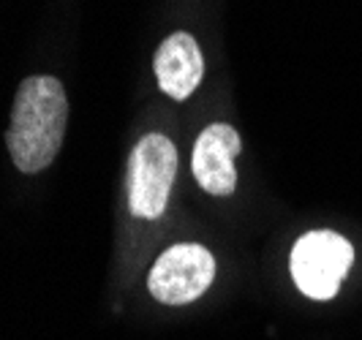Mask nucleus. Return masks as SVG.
<instances>
[{"label": "nucleus", "mask_w": 362, "mask_h": 340, "mask_svg": "<svg viewBox=\"0 0 362 340\" xmlns=\"http://www.w3.org/2000/svg\"><path fill=\"white\" fill-rule=\"evenodd\" d=\"M216 278V259L199 242H180L158 256L147 275L153 300L163 305H188L202 297Z\"/></svg>", "instance_id": "4"}, {"label": "nucleus", "mask_w": 362, "mask_h": 340, "mask_svg": "<svg viewBox=\"0 0 362 340\" xmlns=\"http://www.w3.org/2000/svg\"><path fill=\"white\" fill-rule=\"evenodd\" d=\"M177 177V150L169 136H142L128 161V207L142 221L161 218Z\"/></svg>", "instance_id": "2"}, {"label": "nucleus", "mask_w": 362, "mask_h": 340, "mask_svg": "<svg viewBox=\"0 0 362 340\" xmlns=\"http://www.w3.org/2000/svg\"><path fill=\"white\" fill-rule=\"evenodd\" d=\"M202 74H204V60L197 38L182 30L163 38L156 52V79L169 98L185 101L199 88Z\"/></svg>", "instance_id": "6"}, {"label": "nucleus", "mask_w": 362, "mask_h": 340, "mask_svg": "<svg viewBox=\"0 0 362 340\" xmlns=\"http://www.w3.org/2000/svg\"><path fill=\"white\" fill-rule=\"evenodd\" d=\"M354 264L351 242L338 232L303 234L291 248V278L310 300H329Z\"/></svg>", "instance_id": "3"}, {"label": "nucleus", "mask_w": 362, "mask_h": 340, "mask_svg": "<svg viewBox=\"0 0 362 340\" xmlns=\"http://www.w3.org/2000/svg\"><path fill=\"white\" fill-rule=\"evenodd\" d=\"M243 150L240 134L229 123H213L199 134L194 144V177L202 191L213 197H229L237 185L235 158Z\"/></svg>", "instance_id": "5"}, {"label": "nucleus", "mask_w": 362, "mask_h": 340, "mask_svg": "<svg viewBox=\"0 0 362 340\" xmlns=\"http://www.w3.org/2000/svg\"><path fill=\"white\" fill-rule=\"evenodd\" d=\"M66 90L54 76H28L19 85L6 134L8 153L19 172L36 175L54 161L66 136Z\"/></svg>", "instance_id": "1"}]
</instances>
